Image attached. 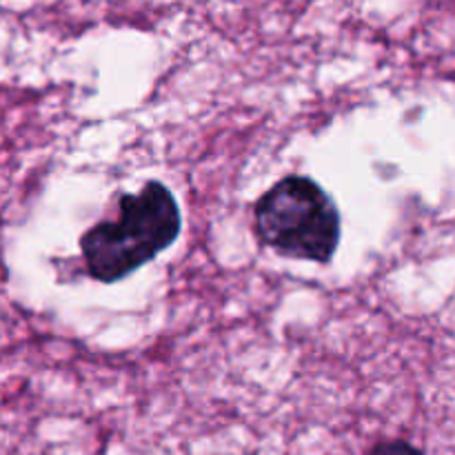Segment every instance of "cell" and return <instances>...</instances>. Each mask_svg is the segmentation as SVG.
Returning <instances> with one entry per match:
<instances>
[{
	"label": "cell",
	"instance_id": "1",
	"mask_svg": "<svg viewBox=\"0 0 455 455\" xmlns=\"http://www.w3.org/2000/svg\"><path fill=\"white\" fill-rule=\"evenodd\" d=\"M180 212L172 191L149 182L140 194L120 200V216L100 222L83 235L89 274L100 283H116L158 256L176 240Z\"/></svg>",
	"mask_w": 455,
	"mask_h": 455
},
{
	"label": "cell",
	"instance_id": "2",
	"mask_svg": "<svg viewBox=\"0 0 455 455\" xmlns=\"http://www.w3.org/2000/svg\"><path fill=\"white\" fill-rule=\"evenodd\" d=\"M258 235L289 258L329 262L340 240V216L309 178L291 176L267 191L256 207Z\"/></svg>",
	"mask_w": 455,
	"mask_h": 455
},
{
	"label": "cell",
	"instance_id": "3",
	"mask_svg": "<svg viewBox=\"0 0 455 455\" xmlns=\"http://www.w3.org/2000/svg\"><path fill=\"white\" fill-rule=\"evenodd\" d=\"M371 455H422V451L413 447V444L404 443V440H394V443L378 444Z\"/></svg>",
	"mask_w": 455,
	"mask_h": 455
}]
</instances>
